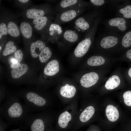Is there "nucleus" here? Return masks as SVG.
<instances>
[{"mask_svg":"<svg viewBox=\"0 0 131 131\" xmlns=\"http://www.w3.org/2000/svg\"><path fill=\"white\" fill-rule=\"evenodd\" d=\"M79 7L71 8L66 10L63 11L59 13L58 18L59 22H68L75 18L79 15Z\"/></svg>","mask_w":131,"mask_h":131,"instance_id":"f257e3e1","label":"nucleus"},{"mask_svg":"<svg viewBox=\"0 0 131 131\" xmlns=\"http://www.w3.org/2000/svg\"><path fill=\"white\" fill-rule=\"evenodd\" d=\"M91 43V39L90 37L86 38L80 41L74 50L75 56L80 57L84 55L88 51Z\"/></svg>","mask_w":131,"mask_h":131,"instance_id":"f03ea898","label":"nucleus"},{"mask_svg":"<svg viewBox=\"0 0 131 131\" xmlns=\"http://www.w3.org/2000/svg\"><path fill=\"white\" fill-rule=\"evenodd\" d=\"M99 79L98 74L93 72L87 73L83 75L80 80L81 85L85 88H89L95 84Z\"/></svg>","mask_w":131,"mask_h":131,"instance_id":"7ed1b4c3","label":"nucleus"},{"mask_svg":"<svg viewBox=\"0 0 131 131\" xmlns=\"http://www.w3.org/2000/svg\"><path fill=\"white\" fill-rule=\"evenodd\" d=\"M59 70V63L57 60H53L49 62L45 67L44 74L47 76H53L57 73Z\"/></svg>","mask_w":131,"mask_h":131,"instance_id":"20e7f679","label":"nucleus"},{"mask_svg":"<svg viewBox=\"0 0 131 131\" xmlns=\"http://www.w3.org/2000/svg\"><path fill=\"white\" fill-rule=\"evenodd\" d=\"M45 47V44L40 40H38L32 43L30 48L32 57L34 58L37 57L41 51Z\"/></svg>","mask_w":131,"mask_h":131,"instance_id":"39448f33","label":"nucleus"},{"mask_svg":"<svg viewBox=\"0 0 131 131\" xmlns=\"http://www.w3.org/2000/svg\"><path fill=\"white\" fill-rule=\"evenodd\" d=\"M76 92L75 87L73 85L66 84L62 86L60 90V93L63 97L71 98L75 95Z\"/></svg>","mask_w":131,"mask_h":131,"instance_id":"423d86ee","label":"nucleus"},{"mask_svg":"<svg viewBox=\"0 0 131 131\" xmlns=\"http://www.w3.org/2000/svg\"><path fill=\"white\" fill-rule=\"evenodd\" d=\"M106 113L107 118L111 122H115L119 118L118 111L117 108L113 105H110L107 106Z\"/></svg>","mask_w":131,"mask_h":131,"instance_id":"0eeeda50","label":"nucleus"},{"mask_svg":"<svg viewBox=\"0 0 131 131\" xmlns=\"http://www.w3.org/2000/svg\"><path fill=\"white\" fill-rule=\"evenodd\" d=\"M27 99L37 106H42L46 104L45 100L37 94L33 92H29L26 95Z\"/></svg>","mask_w":131,"mask_h":131,"instance_id":"6e6552de","label":"nucleus"},{"mask_svg":"<svg viewBox=\"0 0 131 131\" xmlns=\"http://www.w3.org/2000/svg\"><path fill=\"white\" fill-rule=\"evenodd\" d=\"M28 69L27 65L24 64H20L12 69L11 72L12 77L14 79L18 78L25 74Z\"/></svg>","mask_w":131,"mask_h":131,"instance_id":"1a4fd4ad","label":"nucleus"},{"mask_svg":"<svg viewBox=\"0 0 131 131\" xmlns=\"http://www.w3.org/2000/svg\"><path fill=\"white\" fill-rule=\"evenodd\" d=\"M126 23V20L124 18L121 17L112 18L108 22L109 25L116 27L121 31H125L127 29Z\"/></svg>","mask_w":131,"mask_h":131,"instance_id":"9d476101","label":"nucleus"},{"mask_svg":"<svg viewBox=\"0 0 131 131\" xmlns=\"http://www.w3.org/2000/svg\"><path fill=\"white\" fill-rule=\"evenodd\" d=\"M117 38L112 36H106L100 42L101 46L104 49H108L113 47L117 43Z\"/></svg>","mask_w":131,"mask_h":131,"instance_id":"9b49d317","label":"nucleus"},{"mask_svg":"<svg viewBox=\"0 0 131 131\" xmlns=\"http://www.w3.org/2000/svg\"><path fill=\"white\" fill-rule=\"evenodd\" d=\"M23 112L22 108L18 103H15L9 108L8 113L9 116L12 118L17 117L20 116Z\"/></svg>","mask_w":131,"mask_h":131,"instance_id":"f8f14e48","label":"nucleus"},{"mask_svg":"<svg viewBox=\"0 0 131 131\" xmlns=\"http://www.w3.org/2000/svg\"><path fill=\"white\" fill-rule=\"evenodd\" d=\"M95 112L94 107L91 106L87 107L80 115L79 119L83 123L87 122L93 116Z\"/></svg>","mask_w":131,"mask_h":131,"instance_id":"ddd939ff","label":"nucleus"},{"mask_svg":"<svg viewBox=\"0 0 131 131\" xmlns=\"http://www.w3.org/2000/svg\"><path fill=\"white\" fill-rule=\"evenodd\" d=\"M70 113L66 111L62 113L59 116L58 120V125L61 128L65 129L68 126L69 122L71 119Z\"/></svg>","mask_w":131,"mask_h":131,"instance_id":"4468645a","label":"nucleus"},{"mask_svg":"<svg viewBox=\"0 0 131 131\" xmlns=\"http://www.w3.org/2000/svg\"><path fill=\"white\" fill-rule=\"evenodd\" d=\"M120 82V80L119 77L116 75H113L106 81L105 87L107 90H113L118 87Z\"/></svg>","mask_w":131,"mask_h":131,"instance_id":"2eb2a0df","label":"nucleus"},{"mask_svg":"<svg viewBox=\"0 0 131 131\" xmlns=\"http://www.w3.org/2000/svg\"><path fill=\"white\" fill-rule=\"evenodd\" d=\"M20 29L23 35L26 39L30 38L32 34V27L28 23L25 22H22L20 24Z\"/></svg>","mask_w":131,"mask_h":131,"instance_id":"dca6fc26","label":"nucleus"},{"mask_svg":"<svg viewBox=\"0 0 131 131\" xmlns=\"http://www.w3.org/2000/svg\"><path fill=\"white\" fill-rule=\"evenodd\" d=\"M45 14L44 11L42 9L35 8L28 9L27 10L26 16L29 19H34L43 16Z\"/></svg>","mask_w":131,"mask_h":131,"instance_id":"f3484780","label":"nucleus"},{"mask_svg":"<svg viewBox=\"0 0 131 131\" xmlns=\"http://www.w3.org/2000/svg\"><path fill=\"white\" fill-rule=\"evenodd\" d=\"M48 21V17L46 16H43L34 19L33 23L36 29L41 30L45 26Z\"/></svg>","mask_w":131,"mask_h":131,"instance_id":"a211bd4d","label":"nucleus"},{"mask_svg":"<svg viewBox=\"0 0 131 131\" xmlns=\"http://www.w3.org/2000/svg\"><path fill=\"white\" fill-rule=\"evenodd\" d=\"M105 61L104 58L101 56H94L88 59L87 63L90 66H98L103 64Z\"/></svg>","mask_w":131,"mask_h":131,"instance_id":"6ab92c4d","label":"nucleus"},{"mask_svg":"<svg viewBox=\"0 0 131 131\" xmlns=\"http://www.w3.org/2000/svg\"><path fill=\"white\" fill-rule=\"evenodd\" d=\"M75 28L79 31L87 30L90 27L88 22L82 17H80L78 18L75 21Z\"/></svg>","mask_w":131,"mask_h":131,"instance_id":"aec40b11","label":"nucleus"},{"mask_svg":"<svg viewBox=\"0 0 131 131\" xmlns=\"http://www.w3.org/2000/svg\"><path fill=\"white\" fill-rule=\"evenodd\" d=\"M63 36L66 40L71 42L76 41L79 38V36L77 33L72 30L66 31L64 33Z\"/></svg>","mask_w":131,"mask_h":131,"instance_id":"412c9836","label":"nucleus"},{"mask_svg":"<svg viewBox=\"0 0 131 131\" xmlns=\"http://www.w3.org/2000/svg\"><path fill=\"white\" fill-rule=\"evenodd\" d=\"M7 29L8 33L12 37H17L20 34V31L17 26L13 22L10 21L8 23Z\"/></svg>","mask_w":131,"mask_h":131,"instance_id":"4be33fe9","label":"nucleus"},{"mask_svg":"<svg viewBox=\"0 0 131 131\" xmlns=\"http://www.w3.org/2000/svg\"><path fill=\"white\" fill-rule=\"evenodd\" d=\"M52 55L50 49L48 47H45L41 51L39 55L40 61L42 63L46 62L50 58Z\"/></svg>","mask_w":131,"mask_h":131,"instance_id":"5701e85b","label":"nucleus"},{"mask_svg":"<svg viewBox=\"0 0 131 131\" xmlns=\"http://www.w3.org/2000/svg\"><path fill=\"white\" fill-rule=\"evenodd\" d=\"M16 49V47L14 45V42L11 41H9L5 45L3 51V55L4 56H8L15 52Z\"/></svg>","mask_w":131,"mask_h":131,"instance_id":"b1692460","label":"nucleus"},{"mask_svg":"<svg viewBox=\"0 0 131 131\" xmlns=\"http://www.w3.org/2000/svg\"><path fill=\"white\" fill-rule=\"evenodd\" d=\"M79 1L77 0H61L59 4L60 7L62 9L66 8L68 7L73 8L76 7L79 4Z\"/></svg>","mask_w":131,"mask_h":131,"instance_id":"393cba45","label":"nucleus"},{"mask_svg":"<svg viewBox=\"0 0 131 131\" xmlns=\"http://www.w3.org/2000/svg\"><path fill=\"white\" fill-rule=\"evenodd\" d=\"M31 131H44L45 127L43 121L41 119H35L32 123L31 127Z\"/></svg>","mask_w":131,"mask_h":131,"instance_id":"a878e982","label":"nucleus"},{"mask_svg":"<svg viewBox=\"0 0 131 131\" xmlns=\"http://www.w3.org/2000/svg\"><path fill=\"white\" fill-rule=\"evenodd\" d=\"M49 34L52 36L54 35L60 36L62 34L63 30L61 26L56 24H52L49 28Z\"/></svg>","mask_w":131,"mask_h":131,"instance_id":"bb28decb","label":"nucleus"},{"mask_svg":"<svg viewBox=\"0 0 131 131\" xmlns=\"http://www.w3.org/2000/svg\"><path fill=\"white\" fill-rule=\"evenodd\" d=\"M119 12L123 15L125 18H131V5H126L124 7L121 9Z\"/></svg>","mask_w":131,"mask_h":131,"instance_id":"cd10ccee","label":"nucleus"},{"mask_svg":"<svg viewBox=\"0 0 131 131\" xmlns=\"http://www.w3.org/2000/svg\"><path fill=\"white\" fill-rule=\"evenodd\" d=\"M123 98L125 104L127 106H131V91H126L124 93Z\"/></svg>","mask_w":131,"mask_h":131,"instance_id":"c85d7f7f","label":"nucleus"},{"mask_svg":"<svg viewBox=\"0 0 131 131\" xmlns=\"http://www.w3.org/2000/svg\"><path fill=\"white\" fill-rule=\"evenodd\" d=\"M15 59L16 60L18 64L20 65V62L22 59L23 54L22 51L20 49L16 50L14 54Z\"/></svg>","mask_w":131,"mask_h":131,"instance_id":"c756f323","label":"nucleus"},{"mask_svg":"<svg viewBox=\"0 0 131 131\" xmlns=\"http://www.w3.org/2000/svg\"><path fill=\"white\" fill-rule=\"evenodd\" d=\"M8 33L7 28L6 24L1 23L0 24V39L3 35H6Z\"/></svg>","mask_w":131,"mask_h":131,"instance_id":"7c9ffc66","label":"nucleus"},{"mask_svg":"<svg viewBox=\"0 0 131 131\" xmlns=\"http://www.w3.org/2000/svg\"><path fill=\"white\" fill-rule=\"evenodd\" d=\"M90 1L94 5L98 6L101 5L105 3L104 0H90Z\"/></svg>","mask_w":131,"mask_h":131,"instance_id":"2f4dec72","label":"nucleus"},{"mask_svg":"<svg viewBox=\"0 0 131 131\" xmlns=\"http://www.w3.org/2000/svg\"><path fill=\"white\" fill-rule=\"evenodd\" d=\"M126 56L127 58L131 60V49L128 50L126 54Z\"/></svg>","mask_w":131,"mask_h":131,"instance_id":"473e14b6","label":"nucleus"},{"mask_svg":"<svg viewBox=\"0 0 131 131\" xmlns=\"http://www.w3.org/2000/svg\"><path fill=\"white\" fill-rule=\"evenodd\" d=\"M128 74L129 76L131 79V67L129 69L128 71Z\"/></svg>","mask_w":131,"mask_h":131,"instance_id":"72a5a7b5","label":"nucleus"},{"mask_svg":"<svg viewBox=\"0 0 131 131\" xmlns=\"http://www.w3.org/2000/svg\"><path fill=\"white\" fill-rule=\"evenodd\" d=\"M18 1L22 3H25L28 2L29 0H19Z\"/></svg>","mask_w":131,"mask_h":131,"instance_id":"f704fd0d","label":"nucleus"},{"mask_svg":"<svg viewBox=\"0 0 131 131\" xmlns=\"http://www.w3.org/2000/svg\"><path fill=\"white\" fill-rule=\"evenodd\" d=\"M0 50H1V46H0Z\"/></svg>","mask_w":131,"mask_h":131,"instance_id":"c9c22d12","label":"nucleus"}]
</instances>
